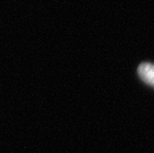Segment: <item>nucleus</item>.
<instances>
[{"instance_id":"obj_1","label":"nucleus","mask_w":154,"mask_h":153,"mask_svg":"<svg viewBox=\"0 0 154 153\" xmlns=\"http://www.w3.org/2000/svg\"><path fill=\"white\" fill-rule=\"evenodd\" d=\"M140 78L147 84L154 87V65L150 63H142L137 68Z\"/></svg>"}]
</instances>
